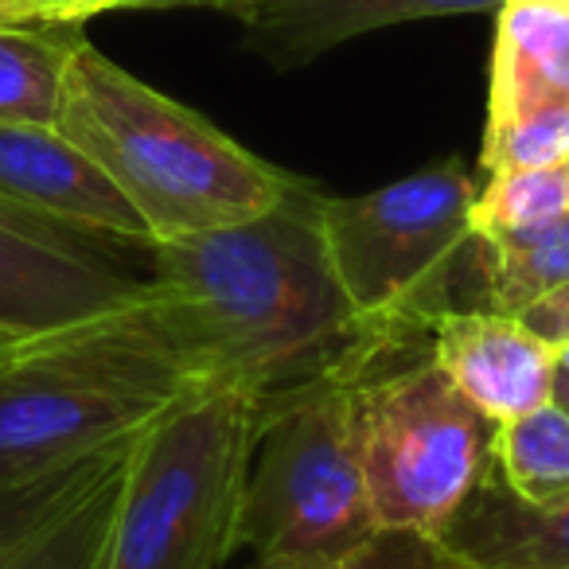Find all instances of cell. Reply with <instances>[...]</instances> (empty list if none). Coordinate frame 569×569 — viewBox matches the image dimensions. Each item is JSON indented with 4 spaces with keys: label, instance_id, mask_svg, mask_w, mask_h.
<instances>
[{
    "label": "cell",
    "instance_id": "cell-18",
    "mask_svg": "<svg viewBox=\"0 0 569 569\" xmlns=\"http://www.w3.org/2000/svg\"><path fill=\"white\" fill-rule=\"evenodd\" d=\"M488 281H491V309L519 312L542 293L569 281V214L546 227L527 246L511 250H488Z\"/></svg>",
    "mask_w": 569,
    "mask_h": 569
},
{
    "label": "cell",
    "instance_id": "cell-19",
    "mask_svg": "<svg viewBox=\"0 0 569 569\" xmlns=\"http://www.w3.org/2000/svg\"><path fill=\"white\" fill-rule=\"evenodd\" d=\"M569 152V102H542L519 110L503 121H488L483 137V168L515 172V168H558Z\"/></svg>",
    "mask_w": 569,
    "mask_h": 569
},
{
    "label": "cell",
    "instance_id": "cell-12",
    "mask_svg": "<svg viewBox=\"0 0 569 569\" xmlns=\"http://www.w3.org/2000/svg\"><path fill=\"white\" fill-rule=\"evenodd\" d=\"M433 538L460 569H569V503H527L491 465Z\"/></svg>",
    "mask_w": 569,
    "mask_h": 569
},
{
    "label": "cell",
    "instance_id": "cell-15",
    "mask_svg": "<svg viewBox=\"0 0 569 569\" xmlns=\"http://www.w3.org/2000/svg\"><path fill=\"white\" fill-rule=\"evenodd\" d=\"M133 445V441H129ZM129 445L67 503H59L43 522L0 553V569H94L102 553L110 515L118 503L121 472H126Z\"/></svg>",
    "mask_w": 569,
    "mask_h": 569
},
{
    "label": "cell",
    "instance_id": "cell-17",
    "mask_svg": "<svg viewBox=\"0 0 569 569\" xmlns=\"http://www.w3.org/2000/svg\"><path fill=\"white\" fill-rule=\"evenodd\" d=\"M496 472L535 507L569 503V413L553 402L496 429Z\"/></svg>",
    "mask_w": 569,
    "mask_h": 569
},
{
    "label": "cell",
    "instance_id": "cell-24",
    "mask_svg": "<svg viewBox=\"0 0 569 569\" xmlns=\"http://www.w3.org/2000/svg\"><path fill=\"white\" fill-rule=\"evenodd\" d=\"M227 0H121L118 9H222Z\"/></svg>",
    "mask_w": 569,
    "mask_h": 569
},
{
    "label": "cell",
    "instance_id": "cell-22",
    "mask_svg": "<svg viewBox=\"0 0 569 569\" xmlns=\"http://www.w3.org/2000/svg\"><path fill=\"white\" fill-rule=\"evenodd\" d=\"M515 317H519V325L530 328L538 340L550 343V348L569 343V281L550 289V293H542L538 301H530L527 309H519Z\"/></svg>",
    "mask_w": 569,
    "mask_h": 569
},
{
    "label": "cell",
    "instance_id": "cell-26",
    "mask_svg": "<svg viewBox=\"0 0 569 569\" xmlns=\"http://www.w3.org/2000/svg\"><path fill=\"white\" fill-rule=\"evenodd\" d=\"M550 402L558 406V410L569 413V375L553 371V390H550Z\"/></svg>",
    "mask_w": 569,
    "mask_h": 569
},
{
    "label": "cell",
    "instance_id": "cell-16",
    "mask_svg": "<svg viewBox=\"0 0 569 569\" xmlns=\"http://www.w3.org/2000/svg\"><path fill=\"white\" fill-rule=\"evenodd\" d=\"M569 214V168H515L496 172L472 203V238L488 250L527 246Z\"/></svg>",
    "mask_w": 569,
    "mask_h": 569
},
{
    "label": "cell",
    "instance_id": "cell-21",
    "mask_svg": "<svg viewBox=\"0 0 569 569\" xmlns=\"http://www.w3.org/2000/svg\"><path fill=\"white\" fill-rule=\"evenodd\" d=\"M332 569H457V561L426 530L379 527L367 542L343 553Z\"/></svg>",
    "mask_w": 569,
    "mask_h": 569
},
{
    "label": "cell",
    "instance_id": "cell-20",
    "mask_svg": "<svg viewBox=\"0 0 569 569\" xmlns=\"http://www.w3.org/2000/svg\"><path fill=\"white\" fill-rule=\"evenodd\" d=\"M129 445V441H126ZM126 445H113V449L98 452V457L82 460V465L67 468V472H56V476H43V480H32L24 488H9L0 491V553L9 550L17 538H24L36 522H43L59 503L74 496L79 488H87L113 457H118Z\"/></svg>",
    "mask_w": 569,
    "mask_h": 569
},
{
    "label": "cell",
    "instance_id": "cell-9",
    "mask_svg": "<svg viewBox=\"0 0 569 569\" xmlns=\"http://www.w3.org/2000/svg\"><path fill=\"white\" fill-rule=\"evenodd\" d=\"M0 199L94 242H133L152 250L141 214L56 126L0 121Z\"/></svg>",
    "mask_w": 569,
    "mask_h": 569
},
{
    "label": "cell",
    "instance_id": "cell-14",
    "mask_svg": "<svg viewBox=\"0 0 569 569\" xmlns=\"http://www.w3.org/2000/svg\"><path fill=\"white\" fill-rule=\"evenodd\" d=\"M82 40L87 36L74 24L0 20V121L56 126L67 67Z\"/></svg>",
    "mask_w": 569,
    "mask_h": 569
},
{
    "label": "cell",
    "instance_id": "cell-13",
    "mask_svg": "<svg viewBox=\"0 0 569 569\" xmlns=\"http://www.w3.org/2000/svg\"><path fill=\"white\" fill-rule=\"evenodd\" d=\"M542 102H569V9L503 0L488 121H503Z\"/></svg>",
    "mask_w": 569,
    "mask_h": 569
},
{
    "label": "cell",
    "instance_id": "cell-28",
    "mask_svg": "<svg viewBox=\"0 0 569 569\" xmlns=\"http://www.w3.org/2000/svg\"><path fill=\"white\" fill-rule=\"evenodd\" d=\"M12 343H20L17 336H9V332H0V356H4V351L12 348Z\"/></svg>",
    "mask_w": 569,
    "mask_h": 569
},
{
    "label": "cell",
    "instance_id": "cell-4",
    "mask_svg": "<svg viewBox=\"0 0 569 569\" xmlns=\"http://www.w3.org/2000/svg\"><path fill=\"white\" fill-rule=\"evenodd\" d=\"M261 398L207 387L172 402L129 445L94 569H219L238 550Z\"/></svg>",
    "mask_w": 569,
    "mask_h": 569
},
{
    "label": "cell",
    "instance_id": "cell-3",
    "mask_svg": "<svg viewBox=\"0 0 569 569\" xmlns=\"http://www.w3.org/2000/svg\"><path fill=\"white\" fill-rule=\"evenodd\" d=\"M191 390L196 379L157 325L149 293L12 343L0 356V491L133 441Z\"/></svg>",
    "mask_w": 569,
    "mask_h": 569
},
{
    "label": "cell",
    "instance_id": "cell-6",
    "mask_svg": "<svg viewBox=\"0 0 569 569\" xmlns=\"http://www.w3.org/2000/svg\"><path fill=\"white\" fill-rule=\"evenodd\" d=\"M356 449L379 527L437 535L496 465V421L433 356L351 382Z\"/></svg>",
    "mask_w": 569,
    "mask_h": 569
},
{
    "label": "cell",
    "instance_id": "cell-23",
    "mask_svg": "<svg viewBox=\"0 0 569 569\" xmlns=\"http://www.w3.org/2000/svg\"><path fill=\"white\" fill-rule=\"evenodd\" d=\"M121 0H28L17 20L24 24H74L82 28L87 20H94L98 12L118 9Z\"/></svg>",
    "mask_w": 569,
    "mask_h": 569
},
{
    "label": "cell",
    "instance_id": "cell-2",
    "mask_svg": "<svg viewBox=\"0 0 569 569\" xmlns=\"http://www.w3.org/2000/svg\"><path fill=\"white\" fill-rule=\"evenodd\" d=\"M56 129L129 199L152 246L234 227L305 188L214 129L203 113L152 90L82 40L67 67Z\"/></svg>",
    "mask_w": 569,
    "mask_h": 569
},
{
    "label": "cell",
    "instance_id": "cell-25",
    "mask_svg": "<svg viewBox=\"0 0 569 569\" xmlns=\"http://www.w3.org/2000/svg\"><path fill=\"white\" fill-rule=\"evenodd\" d=\"M242 569H332V561H309V558H253Z\"/></svg>",
    "mask_w": 569,
    "mask_h": 569
},
{
    "label": "cell",
    "instance_id": "cell-32",
    "mask_svg": "<svg viewBox=\"0 0 569 569\" xmlns=\"http://www.w3.org/2000/svg\"><path fill=\"white\" fill-rule=\"evenodd\" d=\"M566 168H569V152H566Z\"/></svg>",
    "mask_w": 569,
    "mask_h": 569
},
{
    "label": "cell",
    "instance_id": "cell-27",
    "mask_svg": "<svg viewBox=\"0 0 569 569\" xmlns=\"http://www.w3.org/2000/svg\"><path fill=\"white\" fill-rule=\"evenodd\" d=\"M553 356H558V371H561V375H569V343L553 348Z\"/></svg>",
    "mask_w": 569,
    "mask_h": 569
},
{
    "label": "cell",
    "instance_id": "cell-29",
    "mask_svg": "<svg viewBox=\"0 0 569 569\" xmlns=\"http://www.w3.org/2000/svg\"><path fill=\"white\" fill-rule=\"evenodd\" d=\"M12 17V0H0V20H9Z\"/></svg>",
    "mask_w": 569,
    "mask_h": 569
},
{
    "label": "cell",
    "instance_id": "cell-33",
    "mask_svg": "<svg viewBox=\"0 0 569 569\" xmlns=\"http://www.w3.org/2000/svg\"><path fill=\"white\" fill-rule=\"evenodd\" d=\"M457 569H460V566H457Z\"/></svg>",
    "mask_w": 569,
    "mask_h": 569
},
{
    "label": "cell",
    "instance_id": "cell-7",
    "mask_svg": "<svg viewBox=\"0 0 569 569\" xmlns=\"http://www.w3.org/2000/svg\"><path fill=\"white\" fill-rule=\"evenodd\" d=\"M476 183L437 164L367 196H320V230L348 305L371 325H433L426 309L472 238Z\"/></svg>",
    "mask_w": 569,
    "mask_h": 569
},
{
    "label": "cell",
    "instance_id": "cell-8",
    "mask_svg": "<svg viewBox=\"0 0 569 569\" xmlns=\"http://www.w3.org/2000/svg\"><path fill=\"white\" fill-rule=\"evenodd\" d=\"M141 293V277L113 266L94 238L0 199V332L32 340L126 309Z\"/></svg>",
    "mask_w": 569,
    "mask_h": 569
},
{
    "label": "cell",
    "instance_id": "cell-5",
    "mask_svg": "<svg viewBox=\"0 0 569 569\" xmlns=\"http://www.w3.org/2000/svg\"><path fill=\"white\" fill-rule=\"evenodd\" d=\"M379 530L351 418V379L261 402L238 546L253 558L340 561Z\"/></svg>",
    "mask_w": 569,
    "mask_h": 569
},
{
    "label": "cell",
    "instance_id": "cell-1",
    "mask_svg": "<svg viewBox=\"0 0 569 569\" xmlns=\"http://www.w3.org/2000/svg\"><path fill=\"white\" fill-rule=\"evenodd\" d=\"M144 293L199 390L246 387L261 402L363 379L398 340L343 297L312 183L234 227L157 242Z\"/></svg>",
    "mask_w": 569,
    "mask_h": 569
},
{
    "label": "cell",
    "instance_id": "cell-11",
    "mask_svg": "<svg viewBox=\"0 0 569 569\" xmlns=\"http://www.w3.org/2000/svg\"><path fill=\"white\" fill-rule=\"evenodd\" d=\"M503 9V0H227L222 12L242 24L246 48L277 71H297L340 43L410 20Z\"/></svg>",
    "mask_w": 569,
    "mask_h": 569
},
{
    "label": "cell",
    "instance_id": "cell-30",
    "mask_svg": "<svg viewBox=\"0 0 569 569\" xmlns=\"http://www.w3.org/2000/svg\"><path fill=\"white\" fill-rule=\"evenodd\" d=\"M24 4H28V0H12V17H9V20H17V17H20V9H24Z\"/></svg>",
    "mask_w": 569,
    "mask_h": 569
},
{
    "label": "cell",
    "instance_id": "cell-10",
    "mask_svg": "<svg viewBox=\"0 0 569 569\" xmlns=\"http://www.w3.org/2000/svg\"><path fill=\"white\" fill-rule=\"evenodd\" d=\"M429 356L496 426L550 402L558 356L511 312H441L429 325Z\"/></svg>",
    "mask_w": 569,
    "mask_h": 569
},
{
    "label": "cell",
    "instance_id": "cell-31",
    "mask_svg": "<svg viewBox=\"0 0 569 569\" xmlns=\"http://www.w3.org/2000/svg\"><path fill=\"white\" fill-rule=\"evenodd\" d=\"M538 4H561V9H569V0H538Z\"/></svg>",
    "mask_w": 569,
    "mask_h": 569
}]
</instances>
